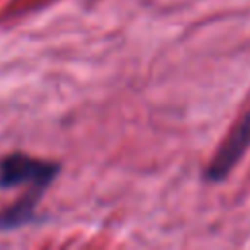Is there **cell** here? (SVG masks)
I'll return each instance as SVG.
<instances>
[{"label": "cell", "mask_w": 250, "mask_h": 250, "mask_svg": "<svg viewBox=\"0 0 250 250\" xmlns=\"http://www.w3.org/2000/svg\"><path fill=\"white\" fill-rule=\"evenodd\" d=\"M57 172L59 166L53 162L39 160L27 154H10L0 162V186H33L35 189H45L57 176Z\"/></svg>", "instance_id": "cell-1"}, {"label": "cell", "mask_w": 250, "mask_h": 250, "mask_svg": "<svg viewBox=\"0 0 250 250\" xmlns=\"http://www.w3.org/2000/svg\"><path fill=\"white\" fill-rule=\"evenodd\" d=\"M33 207H35L33 195L18 201L14 207H10L8 211H4L0 215V229H12V227L23 225L25 221H29L33 217Z\"/></svg>", "instance_id": "cell-3"}, {"label": "cell", "mask_w": 250, "mask_h": 250, "mask_svg": "<svg viewBox=\"0 0 250 250\" xmlns=\"http://www.w3.org/2000/svg\"><path fill=\"white\" fill-rule=\"evenodd\" d=\"M248 146H250V109L238 121V125L229 135L225 145L217 150L215 158L211 160V164L205 170V178L209 182L225 180L230 174V170L240 162V158L244 156Z\"/></svg>", "instance_id": "cell-2"}]
</instances>
